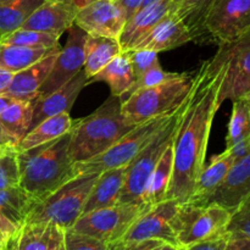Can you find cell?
Wrapping results in <instances>:
<instances>
[{"label":"cell","mask_w":250,"mask_h":250,"mask_svg":"<svg viewBox=\"0 0 250 250\" xmlns=\"http://www.w3.org/2000/svg\"><path fill=\"white\" fill-rule=\"evenodd\" d=\"M226 70V55L221 46L214 58L203 61L197 70V80L173 141V171L166 199L185 204L192 195L205 166L212 121L222 105L220 93Z\"/></svg>","instance_id":"6da1fadb"},{"label":"cell","mask_w":250,"mask_h":250,"mask_svg":"<svg viewBox=\"0 0 250 250\" xmlns=\"http://www.w3.org/2000/svg\"><path fill=\"white\" fill-rule=\"evenodd\" d=\"M71 131L42 146L17 151L20 182L36 202L44 199L73 176V163L68 155Z\"/></svg>","instance_id":"7a4b0ae2"},{"label":"cell","mask_w":250,"mask_h":250,"mask_svg":"<svg viewBox=\"0 0 250 250\" xmlns=\"http://www.w3.org/2000/svg\"><path fill=\"white\" fill-rule=\"evenodd\" d=\"M134 127L122 114L121 98L110 95L89 116L73 121L68 155L73 164L95 158Z\"/></svg>","instance_id":"3957f363"},{"label":"cell","mask_w":250,"mask_h":250,"mask_svg":"<svg viewBox=\"0 0 250 250\" xmlns=\"http://www.w3.org/2000/svg\"><path fill=\"white\" fill-rule=\"evenodd\" d=\"M195 80L197 70L181 73L159 85L134 90L121 99L122 114L131 124L138 125L173 112L190 94Z\"/></svg>","instance_id":"277c9868"},{"label":"cell","mask_w":250,"mask_h":250,"mask_svg":"<svg viewBox=\"0 0 250 250\" xmlns=\"http://www.w3.org/2000/svg\"><path fill=\"white\" fill-rule=\"evenodd\" d=\"M99 173L72 178L44 199L32 205L24 222H49L71 229L83 214L85 199Z\"/></svg>","instance_id":"5b68a950"},{"label":"cell","mask_w":250,"mask_h":250,"mask_svg":"<svg viewBox=\"0 0 250 250\" xmlns=\"http://www.w3.org/2000/svg\"><path fill=\"white\" fill-rule=\"evenodd\" d=\"M176 110L170 114L161 115L136 125L132 131H129L126 136L122 137L104 153L89 160L73 164V176L77 177L83 175H95L110 168L127 166L143 150L151 138L170 121Z\"/></svg>","instance_id":"8992f818"},{"label":"cell","mask_w":250,"mask_h":250,"mask_svg":"<svg viewBox=\"0 0 250 250\" xmlns=\"http://www.w3.org/2000/svg\"><path fill=\"white\" fill-rule=\"evenodd\" d=\"M188 99H189V95L185 100V103L176 110L170 121L151 138V141L144 146L143 150L128 164V170H127L126 180H125L119 203H133V204L144 205L143 195L149 178H150V175L153 173L158 161L160 160L161 155L165 151L166 146L175 138L181 117L187 107Z\"/></svg>","instance_id":"52a82bcc"},{"label":"cell","mask_w":250,"mask_h":250,"mask_svg":"<svg viewBox=\"0 0 250 250\" xmlns=\"http://www.w3.org/2000/svg\"><path fill=\"white\" fill-rule=\"evenodd\" d=\"M232 212L217 204H180L172 221L176 242L186 248L226 234Z\"/></svg>","instance_id":"ba28073f"},{"label":"cell","mask_w":250,"mask_h":250,"mask_svg":"<svg viewBox=\"0 0 250 250\" xmlns=\"http://www.w3.org/2000/svg\"><path fill=\"white\" fill-rule=\"evenodd\" d=\"M146 209L148 208L141 204L116 203L112 207L81 215L72 229L114 244L125 236L137 217Z\"/></svg>","instance_id":"9c48e42d"},{"label":"cell","mask_w":250,"mask_h":250,"mask_svg":"<svg viewBox=\"0 0 250 250\" xmlns=\"http://www.w3.org/2000/svg\"><path fill=\"white\" fill-rule=\"evenodd\" d=\"M250 31V0H215L205 20L209 44H229Z\"/></svg>","instance_id":"30bf717a"},{"label":"cell","mask_w":250,"mask_h":250,"mask_svg":"<svg viewBox=\"0 0 250 250\" xmlns=\"http://www.w3.org/2000/svg\"><path fill=\"white\" fill-rule=\"evenodd\" d=\"M178 207L180 203L177 200L165 199L159 204L148 208L143 214L137 217L128 231L117 243L156 239L177 246L172 221Z\"/></svg>","instance_id":"8fae6325"},{"label":"cell","mask_w":250,"mask_h":250,"mask_svg":"<svg viewBox=\"0 0 250 250\" xmlns=\"http://www.w3.org/2000/svg\"><path fill=\"white\" fill-rule=\"evenodd\" d=\"M68 37L66 45L60 49L50 73L39 88L37 98H43L55 92L72 80L84 66V46L88 34L73 23L67 29ZM36 98V99H37Z\"/></svg>","instance_id":"7c38bea8"},{"label":"cell","mask_w":250,"mask_h":250,"mask_svg":"<svg viewBox=\"0 0 250 250\" xmlns=\"http://www.w3.org/2000/svg\"><path fill=\"white\" fill-rule=\"evenodd\" d=\"M225 51L227 70L220 102L236 100L250 92V31L238 41L220 45Z\"/></svg>","instance_id":"4fadbf2b"},{"label":"cell","mask_w":250,"mask_h":250,"mask_svg":"<svg viewBox=\"0 0 250 250\" xmlns=\"http://www.w3.org/2000/svg\"><path fill=\"white\" fill-rule=\"evenodd\" d=\"M127 21L124 7L116 0H94L76 12L75 24L88 36L119 39Z\"/></svg>","instance_id":"5bb4252c"},{"label":"cell","mask_w":250,"mask_h":250,"mask_svg":"<svg viewBox=\"0 0 250 250\" xmlns=\"http://www.w3.org/2000/svg\"><path fill=\"white\" fill-rule=\"evenodd\" d=\"M173 10H175L173 0H158L137 10L127 20L119 37L122 53L133 50L153 31L154 27Z\"/></svg>","instance_id":"9a60e30c"},{"label":"cell","mask_w":250,"mask_h":250,"mask_svg":"<svg viewBox=\"0 0 250 250\" xmlns=\"http://www.w3.org/2000/svg\"><path fill=\"white\" fill-rule=\"evenodd\" d=\"M250 195V150L234 161L221 185L207 200V204H217L233 211Z\"/></svg>","instance_id":"2e32d148"},{"label":"cell","mask_w":250,"mask_h":250,"mask_svg":"<svg viewBox=\"0 0 250 250\" xmlns=\"http://www.w3.org/2000/svg\"><path fill=\"white\" fill-rule=\"evenodd\" d=\"M76 12L77 9L66 0H45L29 15L21 28L61 37L75 23Z\"/></svg>","instance_id":"e0dca14e"},{"label":"cell","mask_w":250,"mask_h":250,"mask_svg":"<svg viewBox=\"0 0 250 250\" xmlns=\"http://www.w3.org/2000/svg\"><path fill=\"white\" fill-rule=\"evenodd\" d=\"M89 78L85 75L84 70H81L75 77L68 81L66 84L56 89L55 92L43 98H37L33 100V116H32V127L37 126L41 121L55 115L68 112L72 109L76 99L82 92L83 88L88 85Z\"/></svg>","instance_id":"ac0fdd59"},{"label":"cell","mask_w":250,"mask_h":250,"mask_svg":"<svg viewBox=\"0 0 250 250\" xmlns=\"http://www.w3.org/2000/svg\"><path fill=\"white\" fill-rule=\"evenodd\" d=\"M65 231L49 222H24L7 242L6 250H62Z\"/></svg>","instance_id":"d6986e66"},{"label":"cell","mask_w":250,"mask_h":250,"mask_svg":"<svg viewBox=\"0 0 250 250\" xmlns=\"http://www.w3.org/2000/svg\"><path fill=\"white\" fill-rule=\"evenodd\" d=\"M189 42H192V36L187 24L173 10L154 27L153 31L133 50L146 49L160 53L182 46Z\"/></svg>","instance_id":"ffe728a7"},{"label":"cell","mask_w":250,"mask_h":250,"mask_svg":"<svg viewBox=\"0 0 250 250\" xmlns=\"http://www.w3.org/2000/svg\"><path fill=\"white\" fill-rule=\"evenodd\" d=\"M34 203V198L20 186L0 189V236L5 241L9 242L24 224Z\"/></svg>","instance_id":"44dd1931"},{"label":"cell","mask_w":250,"mask_h":250,"mask_svg":"<svg viewBox=\"0 0 250 250\" xmlns=\"http://www.w3.org/2000/svg\"><path fill=\"white\" fill-rule=\"evenodd\" d=\"M59 51H60V48L49 54L44 59H42L38 62L15 73L10 85L1 94L7 95V97L12 98L15 100L36 99L39 88L42 87L44 81L46 80L54 63H55Z\"/></svg>","instance_id":"7402d4cb"},{"label":"cell","mask_w":250,"mask_h":250,"mask_svg":"<svg viewBox=\"0 0 250 250\" xmlns=\"http://www.w3.org/2000/svg\"><path fill=\"white\" fill-rule=\"evenodd\" d=\"M127 170H128V165L100 172L98 180L95 181L85 199L83 214L103 209V208L112 207L119 203L125 180H126Z\"/></svg>","instance_id":"603a6c76"},{"label":"cell","mask_w":250,"mask_h":250,"mask_svg":"<svg viewBox=\"0 0 250 250\" xmlns=\"http://www.w3.org/2000/svg\"><path fill=\"white\" fill-rule=\"evenodd\" d=\"M233 163V156L227 149L224 153L214 156L198 176L192 195L187 203L204 205L212 193L217 189V187L221 185Z\"/></svg>","instance_id":"cb8c5ba5"},{"label":"cell","mask_w":250,"mask_h":250,"mask_svg":"<svg viewBox=\"0 0 250 250\" xmlns=\"http://www.w3.org/2000/svg\"><path fill=\"white\" fill-rule=\"evenodd\" d=\"M72 126L73 120L68 112L48 117L27 132L26 136L20 141L17 151L27 150L60 138L63 134L68 133L72 129Z\"/></svg>","instance_id":"d4e9b609"},{"label":"cell","mask_w":250,"mask_h":250,"mask_svg":"<svg viewBox=\"0 0 250 250\" xmlns=\"http://www.w3.org/2000/svg\"><path fill=\"white\" fill-rule=\"evenodd\" d=\"M122 53L119 39L109 37L88 36L84 46V70L87 77L92 78L102 71L112 59Z\"/></svg>","instance_id":"484cf974"},{"label":"cell","mask_w":250,"mask_h":250,"mask_svg":"<svg viewBox=\"0 0 250 250\" xmlns=\"http://www.w3.org/2000/svg\"><path fill=\"white\" fill-rule=\"evenodd\" d=\"M173 141L175 138L166 146L149 178L143 195V204L146 208L159 204L166 199L173 171Z\"/></svg>","instance_id":"4316f807"},{"label":"cell","mask_w":250,"mask_h":250,"mask_svg":"<svg viewBox=\"0 0 250 250\" xmlns=\"http://www.w3.org/2000/svg\"><path fill=\"white\" fill-rule=\"evenodd\" d=\"M134 81L136 78L133 76L128 55L126 51H124L112 59L94 77L90 78L88 81V84L93 82H105L109 84L111 95L121 98L131 89Z\"/></svg>","instance_id":"83f0119b"},{"label":"cell","mask_w":250,"mask_h":250,"mask_svg":"<svg viewBox=\"0 0 250 250\" xmlns=\"http://www.w3.org/2000/svg\"><path fill=\"white\" fill-rule=\"evenodd\" d=\"M175 12L185 21L197 44H209L205 32V20L215 0H173Z\"/></svg>","instance_id":"f1b7e54d"},{"label":"cell","mask_w":250,"mask_h":250,"mask_svg":"<svg viewBox=\"0 0 250 250\" xmlns=\"http://www.w3.org/2000/svg\"><path fill=\"white\" fill-rule=\"evenodd\" d=\"M59 48H60L59 45L55 48H31V46L0 44V68L17 73L41 61Z\"/></svg>","instance_id":"f546056e"},{"label":"cell","mask_w":250,"mask_h":250,"mask_svg":"<svg viewBox=\"0 0 250 250\" xmlns=\"http://www.w3.org/2000/svg\"><path fill=\"white\" fill-rule=\"evenodd\" d=\"M32 116L33 100H14L0 114V125L19 146L20 141L31 129Z\"/></svg>","instance_id":"4dcf8cb0"},{"label":"cell","mask_w":250,"mask_h":250,"mask_svg":"<svg viewBox=\"0 0 250 250\" xmlns=\"http://www.w3.org/2000/svg\"><path fill=\"white\" fill-rule=\"evenodd\" d=\"M45 0H14L0 2V37L21 28L29 15Z\"/></svg>","instance_id":"1f68e13d"},{"label":"cell","mask_w":250,"mask_h":250,"mask_svg":"<svg viewBox=\"0 0 250 250\" xmlns=\"http://www.w3.org/2000/svg\"><path fill=\"white\" fill-rule=\"evenodd\" d=\"M248 138H250V103L246 98H238L233 100L226 136V149Z\"/></svg>","instance_id":"d6a6232c"},{"label":"cell","mask_w":250,"mask_h":250,"mask_svg":"<svg viewBox=\"0 0 250 250\" xmlns=\"http://www.w3.org/2000/svg\"><path fill=\"white\" fill-rule=\"evenodd\" d=\"M60 36L46 32L19 28L0 37V44L31 46V48H55L59 45Z\"/></svg>","instance_id":"836d02e7"},{"label":"cell","mask_w":250,"mask_h":250,"mask_svg":"<svg viewBox=\"0 0 250 250\" xmlns=\"http://www.w3.org/2000/svg\"><path fill=\"white\" fill-rule=\"evenodd\" d=\"M226 233L229 238L250 239V195L232 211Z\"/></svg>","instance_id":"e575fe53"},{"label":"cell","mask_w":250,"mask_h":250,"mask_svg":"<svg viewBox=\"0 0 250 250\" xmlns=\"http://www.w3.org/2000/svg\"><path fill=\"white\" fill-rule=\"evenodd\" d=\"M63 249L65 250H111V244L104 241L73 231L72 229L65 231L63 237Z\"/></svg>","instance_id":"d590c367"},{"label":"cell","mask_w":250,"mask_h":250,"mask_svg":"<svg viewBox=\"0 0 250 250\" xmlns=\"http://www.w3.org/2000/svg\"><path fill=\"white\" fill-rule=\"evenodd\" d=\"M181 73L178 72H167V71L163 70V67L160 66V63L154 67H151L150 70L146 71L142 77H139L138 80L134 81L133 85L131 87V89L126 93L125 95H122L121 99L126 98L127 95L131 94L132 92L137 89H142V88H149V87H154V85H159L161 83H165L167 81L173 80V78L178 77Z\"/></svg>","instance_id":"8d00e7d4"},{"label":"cell","mask_w":250,"mask_h":250,"mask_svg":"<svg viewBox=\"0 0 250 250\" xmlns=\"http://www.w3.org/2000/svg\"><path fill=\"white\" fill-rule=\"evenodd\" d=\"M128 55L129 62H131L132 71L136 80L144 75L148 70L154 66L159 65V53L153 50H146V49H138V50L126 51Z\"/></svg>","instance_id":"74e56055"},{"label":"cell","mask_w":250,"mask_h":250,"mask_svg":"<svg viewBox=\"0 0 250 250\" xmlns=\"http://www.w3.org/2000/svg\"><path fill=\"white\" fill-rule=\"evenodd\" d=\"M20 182L16 154L0 158V189L16 187Z\"/></svg>","instance_id":"f35d334b"},{"label":"cell","mask_w":250,"mask_h":250,"mask_svg":"<svg viewBox=\"0 0 250 250\" xmlns=\"http://www.w3.org/2000/svg\"><path fill=\"white\" fill-rule=\"evenodd\" d=\"M111 250H182L175 244L167 243L164 241H141L129 242V243H114L111 244Z\"/></svg>","instance_id":"ab89813d"},{"label":"cell","mask_w":250,"mask_h":250,"mask_svg":"<svg viewBox=\"0 0 250 250\" xmlns=\"http://www.w3.org/2000/svg\"><path fill=\"white\" fill-rule=\"evenodd\" d=\"M229 237L226 234L224 236H220L217 238L209 239V241L199 242V243L192 244L189 247H186V248H181L182 250H224L226 247L227 241H229Z\"/></svg>","instance_id":"60d3db41"},{"label":"cell","mask_w":250,"mask_h":250,"mask_svg":"<svg viewBox=\"0 0 250 250\" xmlns=\"http://www.w3.org/2000/svg\"><path fill=\"white\" fill-rule=\"evenodd\" d=\"M224 250H250L249 238H229Z\"/></svg>","instance_id":"b9f144b4"},{"label":"cell","mask_w":250,"mask_h":250,"mask_svg":"<svg viewBox=\"0 0 250 250\" xmlns=\"http://www.w3.org/2000/svg\"><path fill=\"white\" fill-rule=\"evenodd\" d=\"M116 1H119L120 5L124 7L125 14H126L127 20H128L141 7L143 0H116Z\"/></svg>","instance_id":"7bdbcfd3"},{"label":"cell","mask_w":250,"mask_h":250,"mask_svg":"<svg viewBox=\"0 0 250 250\" xmlns=\"http://www.w3.org/2000/svg\"><path fill=\"white\" fill-rule=\"evenodd\" d=\"M14 75L15 73L9 72V71L0 68V94H1V93L4 92L7 87H9L10 83H11V81H12V77H14Z\"/></svg>","instance_id":"ee69618b"},{"label":"cell","mask_w":250,"mask_h":250,"mask_svg":"<svg viewBox=\"0 0 250 250\" xmlns=\"http://www.w3.org/2000/svg\"><path fill=\"white\" fill-rule=\"evenodd\" d=\"M0 144H1V146H14L17 148L16 142H15L14 139H12L11 137H10L9 134L4 131V128L1 127V125H0Z\"/></svg>","instance_id":"f6af8a7d"},{"label":"cell","mask_w":250,"mask_h":250,"mask_svg":"<svg viewBox=\"0 0 250 250\" xmlns=\"http://www.w3.org/2000/svg\"><path fill=\"white\" fill-rule=\"evenodd\" d=\"M17 154V148L14 146H1L0 144V158L9 155H15Z\"/></svg>","instance_id":"bcb514c9"},{"label":"cell","mask_w":250,"mask_h":250,"mask_svg":"<svg viewBox=\"0 0 250 250\" xmlns=\"http://www.w3.org/2000/svg\"><path fill=\"white\" fill-rule=\"evenodd\" d=\"M15 99H12V98L7 97V95H4V94H0V114H1L2 111H4L5 109H6L7 106H9L10 104H11L12 102H14Z\"/></svg>","instance_id":"7dc6e473"},{"label":"cell","mask_w":250,"mask_h":250,"mask_svg":"<svg viewBox=\"0 0 250 250\" xmlns=\"http://www.w3.org/2000/svg\"><path fill=\"white\" fill-rule=\"evenodd\" d=\"M67 2H70L71 5H73V6L76 7V9H81V7L85 6V5L90 4L92 1H94V0H66Z\"/></svg>","instance_id":"c3c4849f"},{"label":"cell","mask_w":250,"mask_h":250,"mask_svg":"<svg viewBox=\"0 0 250 250\" xmlns=\"http://www.w3.org/2000/svg\"><path fill=\"white\" fill-rule=\"evenodd\" d=\"M6 246H7V242L5 241L1 236H0V250L6 249Z\"/></svg>","instance_id":"681fc988"},{"label":"cell","mask_w":250,"mask_h":250,"mask_svg":"<svg viewBox=\"0 0 250 250\" xmlns=\"http://www.w3.org/2000/svg\"><path fill=\"white\" fill-rule=\"evenodd\" d=\"M155 1H158V0H143V2H142L141 7H143V6H146V5L151 4V2H155ZM141 7H139V9H141Z\"/></svg>","instance_id":"f907efd6"},{"label":"cell","mask_w":250,"mask_h":250,"mask_svg":"<svg viewBox=\"0 0 250 250\" xmlns=\"http://www.w3.org/2000/svg\"><path fill=\"white\" fill-rule=\"evenodd\" d=\"M242 98H246V99H247V100H248V102L250 103V92H248V93H247V94H246V95H244V97H242Z\"/></svg>","instance_id":"816d5d0a"},{"label":"cell","mask_w":250,"mask_h":250,"mask_svg":"<svg viewBox=\"0 0 250 250\" xmlns=\"http://www.w3.org/2000/svg\"><path fill=\"white\" fill-rule=\"evenodd\" d=\"M9 1H14V0H0V2H9Z\"/></svg>","instance_id":"f5cc1de1"},{"label":"cell","mask_w":250,"mask_h":250,"mask_svg":"<svg viewBox=\"0 0 250 250\" xmlns=\"http://www.w3.org/2000/svg\"><path fill=\"white\" fill-rule=\"evenodd\" d=\"M62 250H65V249H62Z\"/></svg>","instance_id":"db71d44e"},{"label":"cell","mask_w":250,"mask_h":250,"mask_svg":"<svg viewBox=\"0 0 250 250\" xmlns=\"http://www.w3.org/2000/svg\"><path fill=\"white\" fill-rule=\"evenodd\" d=\"M5 250H6V249H5Z\"/></svg>","instance_id":"11a10c76"}]
</instances>
